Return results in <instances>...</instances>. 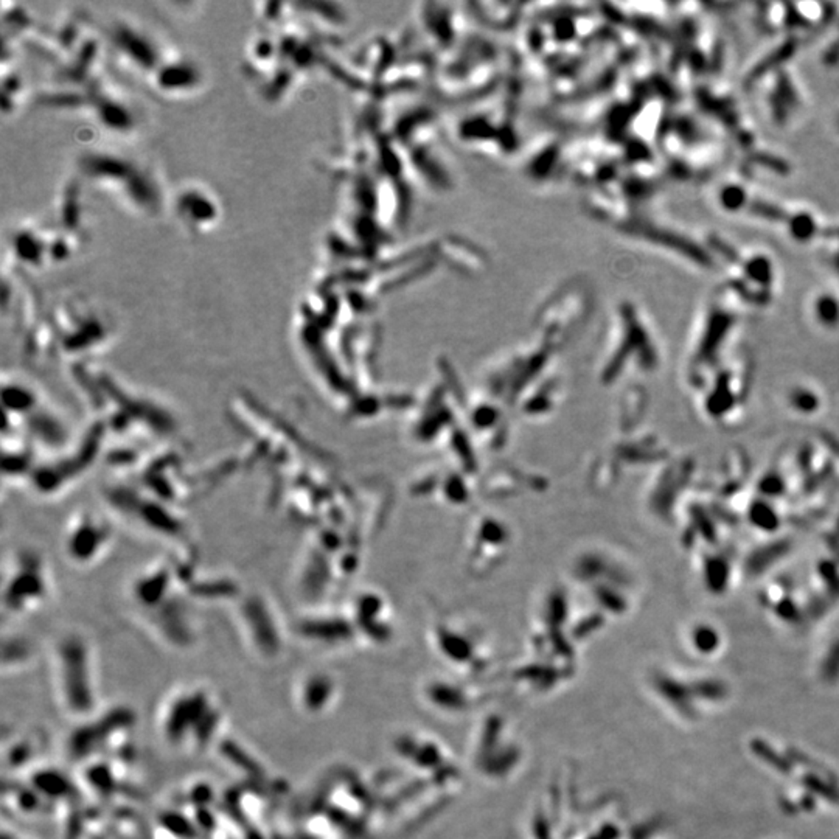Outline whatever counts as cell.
<instances>
[{"instance_id":"1","label":"cell","mask_w":839,"mask_h":839,"mask_svg":"<svg viewBox=\"0 0 839 839\" xmlns=\"http://www.w3.org/2000/svg\"><path fill=\"white\" fill-rule=\"evenodd\" d=\"M62 647V645H61ZM89 664L83 647L67 644L60 651V687L68 712L73 715H88L95 705Z\"/></svg>"},{"instance_id":"2","label":"cell","mask_w":839,"mask_h":839,"mask_svg":"<svg viewBox=\"0 0 839 839\" xmlns=\"http://www.w3.org/2000/svg\"><path fill=\"white\" fill-rule=\"evenodd\" d=\"M207 698L202 692L185 693L173 699L165 715V736L171 742H181L192 729L215 726V715H207Z\"/></svg>"}]
</instances>
